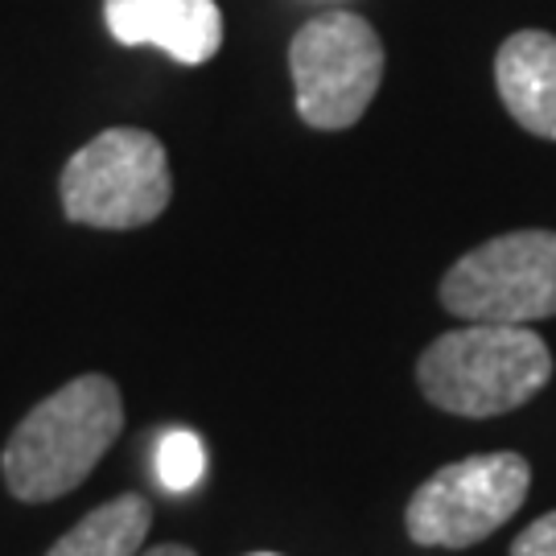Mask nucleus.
Segmentation results:
<instances>
[{"mask_svg":"<svg viewBox=\"0 0 556 556\" xmlns=\"http://www.w3.org/2000/svg\"><path fill=\"white\" fill-rule=\"evenodd\" d=\"M495 87L503 108L532 137L556 140V38L523 29L498 46Z\"/></svg>","mask_w":556,"mask_h":556,"instance_id":"obj_8","label":"nucleus"},{"mask_svg":"<svg viewBox=\"0 0 556 556\" xmlns=\"http://www.w3.org/2000/svg\"><path fill=\"white\" fill-rule=\"evenodd\" d=\"M153 523V507L140 495L103 503L66 532L46 556H137Z\"/></svg>","mask_w":556,"mask_h":556,"instance_id":"obj_9","label":"nucleus"},{"mask_svg":"<svg viewBox=\"0 0 556 556\" xmlns=\"http://www.w3.org/2000/svg\"><path fill=\"white\" fill-rule=\"evenodd\" d=\"M103 21L119 46H157L181 66H202L223 46L215 0H103Z\"/></svg>","mask_w":556,"mask_h":556,"instance_id":"obj_7","label":"nucleus"},{"mask_svg":"<svg viewBox=\"0 0 556 556\" xmlns=\"http://www.w3.org/2000/svg\"><path fill=\"white\" fill-rule=\"evenodd\" d=\"M124 429V404L108 376H79L46 396L13 429L0 454L9 491L21 503H50L100 466Z\"/></svg>","mask_w":556,"mask_h":556,"instance_id":"obj_1","label":"nucleus"},{"mask_svg":"<svg viewBox=\"0 0 556 556\" xmlns=\"http://www.w3.org/2000/svg\"><path fill=\"white\" fill-rule=\"evenodd\" d=\"M298 116L309 128L338 132L358 124L383 79V41L358 13H321L305 21L289 46Z\"/></svg>","mask_w":556,"mask_h":556,"instance_id":"obj_4","label":"nucleus"},{"mask_svg":"<svg viewBox=\"0 0 556 556\" xmlns=\"http://www.w3.org/2000/svg\"><path fill=\"white\" fill-rule=\"evenodd\" d=\"M252 556H277V553H252Z\"/></svg>","mask_w":556,"mask_h":556,"instance_id":"obj_13","label":"nucleus"},{"mask_svg":"<svg viewBox=\"0 0 556 556\" xmlns=\"http://www.w3.org/2000/svg\"><path fill=\"white\" fill-rule=\"evenodd\" d=\"M59 190L71 223L100 231H132L149 227L169 206L174 178L153 132L108 128L66 161Z\"/></svg>","mask_w":556,"mask_h":556,"instance_id":"obj_3","label":"nucleus"},{"mask_svg":"<svg viewBox=\"0 0 556 556\" xmlns=\"http://www.w3.org/2000/svg\"><path fill=\"white\" fill-rule=\"evenodd\" d=\"M553 379V355L528 326L466 321L425 346L417 383L425 400L454 417L516 413Z\"/></svg>","mask_w":556,"mask_h":556,"instance_id":"obj_2","label":"nucleus"},{"mask_svg":"<svg viewBox=\"0 0 556 556\" xmlns=\"http://www.w3.org/2000/svg\"><path fill=\"white\" fill-rule=\"evenodd\" d=\"M206 470V445L190 429H169L157 445V482L165 491H190Z\"/></svg>","mask_w":556,"mask_h":556,"instance_id":"obj_10","label":"nucleus"},{"mask_svg":"<svg viewBox=\"0 0 556 556\" xmlns=\"http://www.w3.org/2000/svg\"><path fill=\"white\" fill-rule=\"evenodd\" d=\"M140 556H194L186 544H161V548H149V553H140Z\"/></svg>","mask_w":556,"mask_h":556,"instance_id":"obj_12","label":"nucleus"},{"mask_svg":"<svg viewBox=\"0 0 556 556\" xmlns=\"http://www.w3.org/2000/svg\"><path fill=\"white\" fill-rule=\"evenodd\" d=\"M511 556H556V511L540 516L532 528H523L511 544Z\"/></svg>","mask_w":556,"mask_h":556,"instance_id":"obj_11","label":"nucleus"},{"mask_svg":"<svg viewBox=\"0 0 556 556\" xmlns=\"http://www.w3.org/2000/svg\"><path fill=\"white\" fill-rule=\"evenodd\" d=\"M532 486V466L519 454H478L441 466L408 498L404 528L425 548H470L516 516Z\"/></svg>","mask_w":556,"mask_h":556,"instance_id":"obj_6","label":"nucleus"},{"mask_svg":"<svg viewBox=\"0 0 556 556\" xmlns=\"http://www.w3.org/2000/svg\"><path fill=\"white\" fill-rule=\"evenodd\" d=\"M441 305L491 326L556 318V231H507L470 248L441 280Z\"/></svg>","mask_w":556,"mask_h":556,"instance_id":"obj_5","label":"nucleus"}]
</instances>
